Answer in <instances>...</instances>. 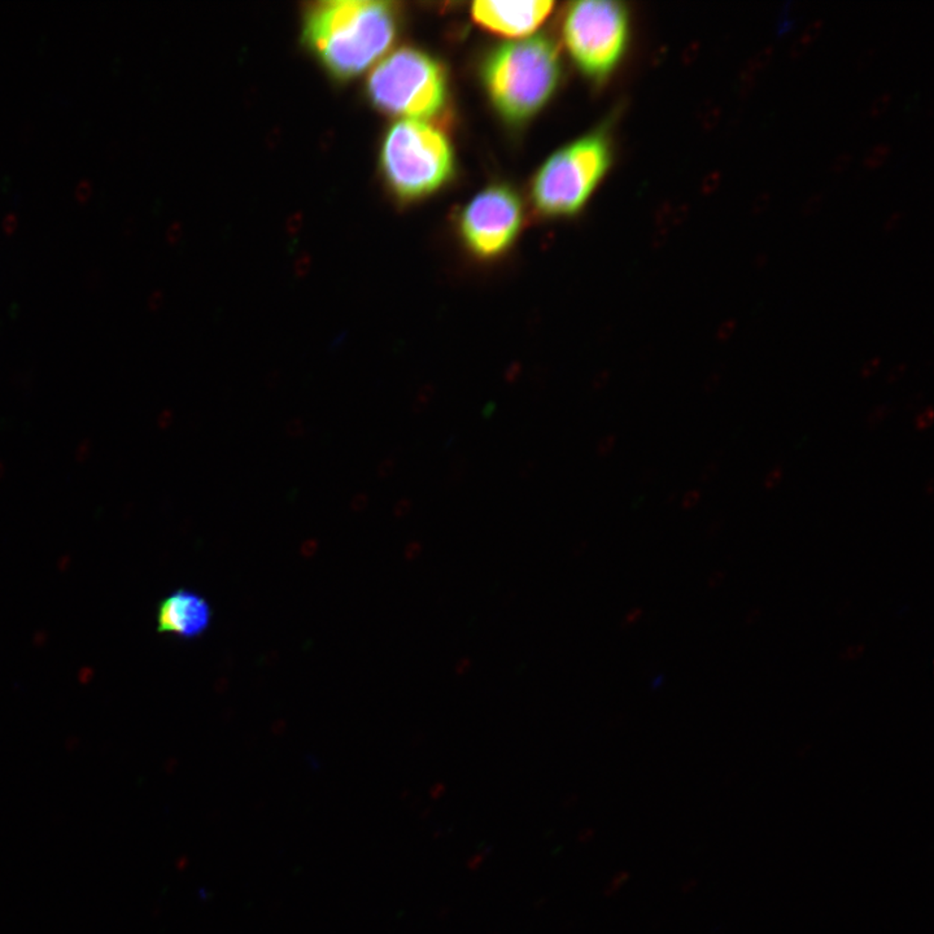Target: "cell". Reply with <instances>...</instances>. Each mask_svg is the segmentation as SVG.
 <instances>
[{
	"label": "cell",
	"mask_w": 934,
	"mask_h": 934,
	"mask_svg": "<svg viewBox=\"0 0 934 934\" xmlns=\"http://www.w3.org/2000/svg\"><path fill=\"white\" fill-rule=\"evenodd\" d=\"M399 28L396 3L323 0L304 11L302 40L326 73L349 81L387 54Z\"/></svg>",
	"instance_id": "obj_1"
},
{
	"label": "cell",
	"mask_w": 934,
	"mask_h": 934,
	"mask_svg": "<svg viewBox=\"0 0 934 934\" xmlns=\"http://www.w3.org/2000/svg\"><path fill=\"white\" fill-rule=\"evenodd\" d=\"M480 77L497 113L521 125L538 114L558 87V49L545 35L501 44L483 61Z\"/></svg>",
	"instance_id": "obj_2"
},
{
	"label": "cell",
	"mask_w": 934,
	"mask_h": 934,
	"mask_svg": "<svg viewBox=\"0 0 934 934\" xmlns=\"http://www.w3.org/2000/svg\"><path fill=\"white\" fill-rule=\"evenodd\" d=\"M379 165L385 185L403 202L432 195L455 176V150L429 121L399 120L383 140Z\"/></svg>",
	"instance_id": "obj_3"
},
{
	"label": "cell",
	"mask_w": 934,
	"mask_h": 934,
	"mask_svg": "<svg viewBox=\"0 0 934 934\" xmlns=\"http://www.w3.org/2000/svg\"><path fill=\"white\" fill-rule=\"evenodd\" d=\"M367 95L382 113L403 120H432L446 109L447 72L434 56L402 47L371 70Z\"/></svg>",
	"instance_id": "obj_4"
},
{
	"label": "cell",
	"mask_w": 934,
	"mask_h": 934,
	"mask_svg": "<svg viewBox=\"0 0 934 934\" xmlns=\"http://www.w3.org/2000/svg\"><path fill=\"white\" fill-rule=\"evenodd\" d=\"M606 135L594 132L553 153L533 177V205L548 217L573 216L588 202L612 164Z\"/></svg>",
	"instance_id": "obj_5"
},
{
	"label": "cell",
	"mask_w": 934,
	"mask_h": 934,
	"mask_svg": "<svg viewBox=\"0 0 934 934\" xmlns=\"http://www.w3.org/2000/svg\"><path fill=\"white\" fill-rule=\"evenodd\" d=\"M566 49L592 79L606 78L620 64L630 37V16L621 3L585 0L568 5L562 25Z\"/></svg>",
	"instance_id": "obj_6"
},
{
	"label": "cell",
	"mask_w": 934,
	"mask_h": 934,
	"mask_svg": "<svg viewBox=\"0 0 934 934\" xmlns=\"http://www.w3.org/2000/svg\"><path fill=\"white\" fill-rule=\"evenodd\" d=\"M523 223V205L517 191L506 185L489 186L462 209L458 230L467 249L491 260L511 249Z\"/></svg>",
	"instance_id": "obj_7"
},
{
	"label": "cell",
	"mask_w": 934,
	"mask_h": 934,
	"mask_svg": "<svg viewBox=\"0 0 934 934\" xmlns=\"http://www.w3.org/2000/svg\"><path fill=\"white\" fill-rule=\"evenodd\" d=\"M553 2H492L479 0L471 7L474 22L503 37H526L552 14Z\"/></svg>",
	"instance_id": "obj_8"
},
{
	"label": "cell",
	"mask_w": 934,
	"mask_h": 934,
	"mask_svg": "<svg viewBox=\"0 0 934 934\" xmlns=\"http://www.w3.org/2000/svg\"><path fill=\"white\" fill-rule=\"evenodd\" d=\"M213 618L211 603L187 588L170 592L156 610L158 632L179 640H195L209 630Z\"/></svg>",
	"instance_id": "obj_9"
},
{
	"label": "cell",
	"mask_w": 934,
	"mask_h": 934,
	"mask_svg": "<svg viewBox=\"0 0 934 934\" xmlns=\"http://www.w3.org/2000/svg\"><path fill=\"white\" fill-rule=\"evenodd\" d=\"M893 411H894V408H893L891 404H884V405L876 406L867 418V426L869 429H874V427L879 426L881 422H884V421L893 413Z\"/></svg>",
	"instance_id": "obj_10"
},
{
	"label": "cell",
	"mask_w": 934,
	"mask_h": 934,
	"mask_svg": "<svg viewBox=\"0 0 934 934\" xmlns=\"http://www.w3.org/2000/svg\"><path fill=\"white\" fill-rule=\"evenodd\" d=\"M933 418V406L929 405L927 409H925V411L921 412V413L919 414L918 417H916L915 429L918 430V431H924V430H927L928 427H929L930 424H932Z\"/></svg>",
	"instance_id": "obj_11"
},
{
	"label": "cell",
	"mask_w": 934,
	"mask_h": 934,
	"mask_svg": "<svg viewBox=\"0 0 934 934\" xmlns=\"http://www.w3.org/2000/svg\"><path fill=\"white\" fill-rule=\"evenodd\" d=\"M736 326H738V322H736L735 320H730L727 321V322H724L723 325L719 327L717 332V340L721 341V343H723V341L728 340V339L732 337Z\"/></svg>",
	"instance_id": "obj_12"
},
{
	"label": "cell",
	"mask_w": 934,
	"mask_h": 934,
	"mask_svg": "<svg viewBox=\"0 0 934 934\" xmlns=\"http://www.w3.org/2000/svg\"><path fill=\"white\" fill-rule=\"evenodd\" d=\"M783 476L784 468L782 467H776L774 468V470L771 471L770 474H768L767 476H766L765 482H763V485H765L766 489L775 488L777 485H779L780 482H782Z\"/></svg>",
	"instance_id": "obj_13"
},
{
	"label": "cell",
	"mask_w": 934,
	"mask_h": 934,
	"mask_svg": "<svg viewBox=\"0 0 934 934\" xmlns=\"http://www.w3.org/2000/svg\"><path fill=\"white\" fill-rule=\"evenodd\" d=\"M881 364H883V359H881V358L869 359V361L866 362L862 370H860V376L865 379L871 378V376L880 369Z\"/></svg>",
	"instance_id": "obj_14"
},
{
	"label": "cell",
	"mask_w": 934,
	"mask_h": 934,
	"mask_svg": "<svg viewBox=\"0 0 934 934\" xmlns=\"http://www.w3.org/2000/svg\"><path fill=\"white\" fill-rule=\"evenodd\" d=\"M863 653H865V645H853V647H848L844 653H841V659H844V661H854V659L859 658Z\"/></svg>",
	"instance_id": "obj_15"
},
{
	"label": "cell",
	"mask_w": 934,
	"mask_h": 934,
	"mask_svg": "<svg viewBox=\"0 0 934 934\" xmlns=\"http://www.w3.org/2000/svg\"><path fill=\"white\" fill-rule=\"evenodd\" d=\"M721 376H723L721 371H712V373L710 374L709 378H707L705 385H703V391L705 392V394H710V392L714 391L715 388L718 387L719 382H721Z\"/></svg>",
	"instance_id": "obj_16"
},
{
	"label": "cell",
	"mask_w": 934,
	"mask_h": 934,
	"mask_svg": "<svg viewBox=\"0 0 934 934\" xmlns=\"http://www.w3.org/2000/svg\"><path fill=\"white\" fill-rule=\"evenodd\" d=\"M906 371L907 364L897 365V367H893V369L889 371L888 376H886V383L892 385V383L897 382L898 379H901L902 376L906 374Z\"/></svg>",
	"instance_id": "obj_17"
},
{
	"label": "cell",
	"mask_w": 934,
	"mask_h": 934,
	"mask_svg": "<svg viewBox=\"0 0 934 934\" xmlns=\"http://www.w3.org/2000/svg\"><path fill=\"white\" fill-rule=\"evenodd\" d=\"M700 500L701 492L697 491V489H694V491L689 492V494H686V496L685 497V501H683V506H685V508L686 509L694 508V506L697 505V503H700Z\"/></svg>",
	"instance_id": "obj_18"
},
{
	"label": "cell",
	"mask_w": 934,
	"mask_h": 934,
	"mask_svg": "<svg viewBox=\"0 0 934 934\" xmlns=\"http://www.w3.org/2000/svg\"><path fill=\"white\" fill-rule=\"evenodd\" d=\"M718 467H719V464H718L717 461L710 462V464L707 465V467L705 468H703V473H701V476H700L701 482H707V480L712 479V476H714L715 474H717Z\"/></svg>",
	"instance_id": "obj_19"
},
{
	"label": "cell",
	"mask_w": 934,
	"mask_h": 934,
	"mask_svg": "<svg viewBox=\"0 0 934 934\" xmlns=\"http://www.w3.org/2000/svg\"><path fill=\"white\" fill-rule=\"evenodd\" d=\"M724 579H726V574H724L723 571H714V573L710 576L707 585H709L710 589L718 588L719 585L724 582Z\"/></svg>",
	"instance_id": "obj_20"
},
{
	"label": "cell",
	"mask_w": 934,
	"mask_h": 934,
	"mask_svg": "<svg viewBox=\"0 0 934 934\" xmlns=\"http://www.w3.org/2000/svg\"><path fill=\"white\" fill-rule=\"evenodd\" d=\"M759 618H761V609L756 608L748 612L745 621H747V624H754L758 621Z\"/></svg>",
	"instance_id": "obj_21"
},
{
	"label": "cell",
	"mask_w": 934,
	"mask_h": 934,
	"mask_svg": "<svg viewBox=\"0 0 934 934\" xmlns=\"http://www.w3.org/2000/svg\"><path fill=\"white\" fill-rule=\"evenodd\" d=\"M924 397L925 394H915V397H913L911 402L907 404V411H915V409L923 403Z\"/></svg>",
	"instance_id": "obj_22"
},
{
	"label": "cell",
	"mask_w": 934,
	"mask_h": 934,
	"mask_svg": "<svg viewBox=\"0 0 934 934\" xmlns=\"http://www.w3.org/2000/svg\"><path fill=\"white\" fill-rule=\"evenodd\" d=\"M721 527H723V521L717 520L712 521V526L709 527V532H707V535H709L710 538H712V536L717 535V533L721 531Z\"/></svg>",
	"instance_id": "obj_23"
},
{
	"label": "cell",
	"mask_w": 934,
	"mask_h": 934,
	"mask_svg": "<svg viewBox=\"0 0 934 934\" xmlns=\"http://www.w3.org/2000/svg\"><path fill=\"white\" fill-rule=\"evenodd\" d=\"M850 609H851L850 600L841 601V603H839V608H837V614H839V615L847 614V612Z\"/></svg>",
	"instance_id": "obj_24"
},
{
	"label": "cell",
	"mask_w": 934,
	"mask_h": 934,
	"mask_svg": "<svg viewBox=\"0 0 934 934\" xmlns=\"http://www.w3.org/2000/svg\"><path fill=\"white\" fill-rule=\"evenodd\" d=\"M927 491H928V494H932V491H933L932 480H929V483H928Z\"/></svg>",
	"instance_id": "obj_25"
}]
</instances>
